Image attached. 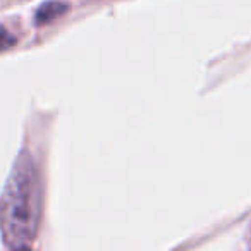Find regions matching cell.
I'll return each mask as SVG.
<instances>
[{"mask_svg": "<svg viewBox=\"0 0 251 251\" xmlns=\"http://www.w3.org/2000/svg\"><path fill=\"white\" fill-rule=\"evenodd\" d=\"M16 43V38L7 31V28L0 25V50H5V49H11L14 47Z\"/></svg>", "mask_w": 251, "mask_h": 251, "instance_id": "cell-3", "label": "cell"}, {"mask_svg": "<svg viewBox=\"0 0 251 251\" xmlns=\"http://www.w3.org/2000/svg\"><path fill=\"white\" fill-rule=\"evenodd\" d=\"M69 11L66 4H60V2H45L42 7L36 11V25H47V23L53 21V19L60 18L62 14Z\"/></svg>", "mask_w": 251, "mask_h": 251, "instance_id": "cell-2", "label": "cell"}, {"mask_svg": "<svg viewBox=\"0 0 251 251\" xmlns=\"http://www.w3.org/2000/svg\"><path fill=\"white\" fill-rule=\"evenodd\" d=\"M42 217V182L33 157L21 151L0 198V232L9 250H29Z\"/></svg>", "mask_w": 251, "mask_h": 251, "instance_id": "cell-1", "label": "cell"}]
</instances>
